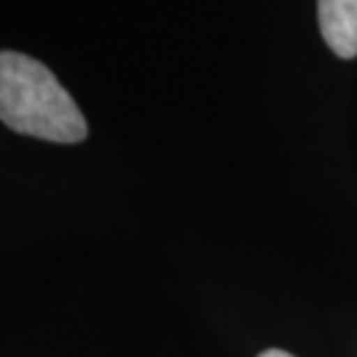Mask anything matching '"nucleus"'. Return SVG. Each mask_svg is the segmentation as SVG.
Wrapping results in <instances>:
<instances>
[{"label": "nucleus", "instance_id": "obj_2", "mask_svg": "<svg viewBox=\"0 0 357 357\" xmlns=\"http://www.w3.org/2000/svg\"><path fill=\"white\" fill-rule=\"evenodd\" d=\"M318 26L339 58L357 56V0H318Z\"/></svg>", "mask_w": 357, "mask_h": 357}, {"label": "nucleus", "instance_id": "obj_1", "mask_svg": "<svg viewBox=\"0 0 357 357\" xmlns=\"http://www.w3.org/2000/svg\"><path fill=\"white\" fill-rule=\"evenodd\" d=\"M0 120L17 134L53 143L88 136L86 118L53 72L17 51H0Z\"/></svg>", "mask_w": 357, "mask_h": 357}, {"label": "nucleus", "instance_id": "obj_3", "mask_svg": "<svg viewBox=\"0 0 357 357\" xmlns=\"http://www.w3.org/2000/svg\"><path fill=\"white\" fill-rule=\"evenodd\" d=\"M258 357H293L291 353H284V351H265V353H261Z\"/></svg>", "mask_w": 357, "mask_h": 357}]
</instances>
